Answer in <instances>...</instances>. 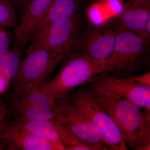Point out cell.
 <instances>
[{
	"instance_id": "e0dca14e",
	"label": "cell",
	"mask_w": 150,
	"mask_h": 150,
	"mask_svg": "<svg viewBox=\"0 0 150 150\" xmlns=\"http://www.w3.org/2000/svg\"><path fill=\"white\" fill-rule=\"evenodd\" d=\"M17 18L13 0H0V26L6 29L15 28Z\"/></svg>"
},
{
	"instance_id": "8fae6325",
	"label": "cell",
	"mask_w": 150,
	"mask_h": 150,
	"mask_svg": "<svg viewBox=\"0 0 150 150\" xmlns=\"http://www.w3.org/2000/svg\"><path fill=\"white\" fill-rule=\"evenodd\" d=\"M54 0H31L24 8L19 23L14 28L13 48L23 53L31 40L37 24Z\"/></svg>"
},
{
	"instance_id": "4316f807",
	"label": "cell",
	"mask_w": 150,
	"mask_h": 150,
	"mask_svg": "<svg viewBox=\"0 0 150 150\" xmlns=\"http://www.w3.org/2000/svg\"><path fill=\"white\" fill-rule=\"evenodd\" d=\"M9 123L8 121H7L6 120H4L2 122L0 123V137L6 129Z\"/></svg>"
},
{
	"instance_id": "5b68a950",
	"label": "cell",
	"mask_w": 150,
	"mask_h": 150,
	"mask_svg": "<svg viewBox=\"0 0 150 150\" xmlns=\"http://www.w3.org/2000/svg\"><path fill=\"white\" fill-rule=\"evenodd\" d=\"M63 59L44 49L26 54L21 63L16 77L13 80L12 93L47 82L55 68Z\"/></svg>"
},
{
	"instance_id": "603a6c76",
	"label": "cell",
	"mask_w": 150,
	"mask_h": 150,
	"mask_svg": "<svg viewBox=\"0 0 150 150\" xmlns=\"http://www.w3.org/2000/svg\"><path fill=\"white\" fill-rule=\"evenodd\" d=\"M139 36L142 37L145 40H147L150 37V21L139 32L137 33Z\"/></svg>"
},
{
	"instance_id": "4fadbf2b",
	"label": "cell",
	"mask_w": 150,
	"mask_h": 150,
	"mask_svg": "<svg viewBox=\"0 0 150 150\" xmlns=\"http://www.w3.org/2000/svg\"><path fill=\"white\" fill-rule=\"evenodd\" d=\"M13 123L18 127L62 144L66 147L83 144L68 134L63 126L54 119L41 121H16Z\"/></svg>"
},
{
	"instance_id": "cb8c5ba5",
	"label": "cell",
	"mask_w": 150,
	"mask_h": 150,
	"mask_svg": "<svg viewBox=\"0 0 150 150\" xmlns=\"http://www.w3.org/2000/svg\"><path fill=\"white\" fill-rule=\"evenodd\" d=\"M150 0H129L126 4L142 6H150Z\"/></svg>"
},
{
	"instance_id": "7c38bea8",
	"label": "cell",
	"mask_w": 150,
	"mask_h": 150,
	"mask_svg": "<svg viewBox=\"0 0 150 150\" xmlns=\"http://www.w3.org/2000/svg\"><path fill=\"white\" fill-rule=\"evenodd\" d=\"M0 139L8 140L21 150H66L64 145L18 127L13 123H9Z\"/></svg>"
},
{
	"instance_id": "9c48e42d",
	"label": "cell",
	"mask_w": 150,
	"mask_h": 150,
	"mask_svg": "<svg viewBox=\"0 0 150 150\" xmlns=\"http://www.w3.org/2000/svg\"><path fill=\"white\" fill-rule=\"evenodd\" d=\"M113 52L106 61L105 72H121L131 69L145 54L146 40L137 33L118 30Z\"/></svg>"
},
{
	"instance_id": "484cf974",
	"label": "cell",
	"mask_w": 150,
	"mask_h": 150,
	"mask_svg": "<svg viewBox=\"0 0 150 150\" xmlns=\"http://www.w3.org/2000/svg\"><path fill=\"white\" fill-rule=\"evenodd\" d=\"M31 0H14L15 3L19 8L24 9Z\"/></svg>"
},
{
	"instance_id": "5bb4252c",
	"label": "cell",
	"mask_w": 150,
	"mask_h": 150,
	"mask_svg": "<svg viewBox=\"0 0 150 150\" xmlns=\"http://www.w3.org/2000/svg\"><path fill=\"white\" fill-rule=\"evenodd\" d=\"M113 25L118 30H126L137 33L150 21V6L126 4L120 14L115 17Z\"/></svg>"
},
{
	"instance_id": "d4e9b609",
	"label": "cell",
	"mask_w": 150,
	"mask_h": 150,
	"mask_svg": "<svg viewBox=\"0 0 150 150\" xmlns=\"http://www.w3.org/2000/svg\"><path fill=\"white\" fill-rule=\"evenodd\" d=\"M8 112V110L4 105L0 104V123L5 120V117Z\"/></svg>"
},
{
	"instance_id": "44dd1931",
	"label": "cell",
	"mask_w": 150,
	"mask_h": 150,
	"mask_svg": "<svg viewBox=\"0 0 150 150\" xmlns=\"http://www.w3.org/2000/svg\"><path fill=\"white\" fill-rule=\"evenodd\" d=\"M130 79L140 85L150 88V73L149 72L138 76H133Z\"/></svg>"
},
{
	"instance_id": "ffe728a7",
	"label": "cell",
	"mask_w": 150,
	"mask_h": 150,
	"mask_svg": "<svg viewBox=\"0 0 150 150\" xmlns=\"http://www.w3.org/2000/svg\"><path fill=\"white\" fill-rule=\"evenodd\" d=\"M112 150L109 147L80 144L66 147V150Z\"/></svg>"
},
{
	"instance_id": "9a60e30c",
	"label": "cell",
	"mask_w": 150,
	"mask_h": 150,
	"mask_svg": "<svg viewBox=\"0 0 150 150\" xmlns=\"http://www.w3.org/2000/svg\"><path fill=\"white\" fill-rule=\"evenodd\" d=\"M79 8V0H54L37 24L33 34L55 22L75 15L78 13Z\"/></svg>"
},
{
	"instance_id": "3957f363",
	"label": "cell",
	"mask_w": 150,
	"mask_h": 150,
	"mask_svg": "<svg viewBox=\"0 0 150 150\" xmlns=\"http://www.w3.org/2000/svg\"><path fill=\"white\" fill-rule=\"evenodd\" d=\"M82 25V19L79 13L51 23L33 35L26 54L44 49L64 59L72 50Z\"/></svg>"
},
{
	"instance_id": "30bf717a",
	"label": "cell",
	"mask_w": 150,
	"mask_h": 150,
	"mask_svg": "<svg viewBox=\"0 0 150 150\" xmlns=\"http://www.w3.org/2000/svg\"><path fill=\"white\" fill-rule=\"evenodd\" d=\"M101 74L93 78L92 84L123 98L140 108H150V88L140 85L130 78L121 79Z\"/></svg>"
},
{
	"instance_id": "6da1fadb",
	"label": "cell",
	"mask_w": 150,
	"mask_h": 150,
	"mask_svg": "<svg viewBox=\"0 0 150 150\" xmlns=\"http://www.w3.org/2000/svg\"><path fill=\"white\" fill-rule=\"evenodd\" d=\"M89 91L100 107L113 120L126 146L133 150H150V123L139 108L123 98L92 84Z\"/></svg>"
},
{
	"instance_id": "52a82bcc",
	"label": "cell",
	"mask_w": 150,
	"mask_h": 150,
	"mask_svg": "<svg viewBox=\"0 0 150 150\" xmlns=\"http://www.w3.org/2000/svg\"><path fill=\"white\" fill-rule=\"evenodd\" d=\"M37 86L12 93L10 104L16 115V121L53 120L55 116L56 101Z\"/></svg>"
},
{
	"instance_id": "ac0fdd59",
	"label": "cell",
	"mask_w": 150,
	"mask_h": 150,
	"mask_svg": "<svg viewBox=\"0 0 150 150\" xmlns=\"http://www.w3.org/2000/svg\"><path fill=\"white\" fill-rule=\"evenodd\" d=\"M88 15L92 24L96 26L102 25L109 19L102 11L96 7H91L89 9Z\"/></svg>"
},
{
	"instance_id": "277c9868",
	"label": "cell",
	"mask_w": 150,
	"mask_h": 150,
	"mask_svg": "<svg viewBox=\"0 0 150 150\" xmlns=\"http://www.w3.org/2000/svg\"><path fill=\"white\" fill-rule=\"evenodd\" d=\"M69 94L68 100L90 119L112 150L128 149L118 127L88 90L82 88Z\"/></svg>"
},
{
	"instance_id": "d6986e66",
	"label": "cell",
	"mask_w": 150,
	"mask_h": 150,
	"mask_svg": "<svg viewBox=\"0 0 150 150\" xmlns=\"http://www.w3.org/2000/svg\"><path fill=\"white\" fill-rule=\"evenodd\" d=\"M13 35L7 29L0 26V51L9 48Z\"/></svg>"
},
{
	"instance_id": "8992f818",
	"label": "cell",
	"mask_w": 150,
	"mask_h": 150,
	"mask_svg": "<svg viewBox=\"0 0 150 150\" xmlns=\"http://www.w3.org/2000/svg\"><path fill=\"white\" fill-rule=\"evenodd\" d=\"M54 120L60 123L68 134L81 144L110 147L90 119L67 97L56 101Z\"/></svg>"
},
{
	"instance_id": "ba28073f",
	"label": "cell",
	"mask_w": 150,
	"mask_h": 150,
	"mask_svg": "<svg viewBox=\"0 0 150 150\" xmlns=\"http://www.w3.org/2000/svg\"><path fill=\"white\" fill-rule=\"evenodd\" d=\"M117 31L113 25L106 23L98 26H81L72 51L95 60H107L113 52Z\"/></svg>"
},
{
	"instance_id": "2e32d148",
	"label": "cell",
	"mask_w": 150,
	"mask_h": 150,
	"mask_svg": "<svg viewBox=\"0 0 150 150\" xmlns=\"http://www.w3.org/2000/svg\"><path fill=\"white\" fill-rule=\"evenodd\" d=\"M22 53L16 48L0 51V73L11 80H13L18 72Z\"/></svg>"
},
{
	"instance_id": "7402d4cb",
	"label": "cell",
	"mask_w": 150,
	"mask_h": 150,
	"mask_svg": "<svg viewBox=\"0 0 150 150\" xmlns=\"http://www.w3.org/2000/svg\"><path fill=\"white\" fill-rule=\"evenodd\" d=\"M11 80L0 73V94L4 93L9 85Z\"/></svg>"
},
{
	"instance_id": "7a4b0ae2",
	"label": "cell",
	"mask_w": 150,
	"mask_h": 150,
	"mask_svg": "<svg viewBox=\"0 0 150 150\" xmlns=\"http://www.w3.org/2000/svg\"><path fill=\"white\" fill-rule=\"evenodd\" d=\"M63 60L56 76L42 86L55 101L67 97L75 88L91 82L96 75L106 71L107 60H95L78 51H70Z\"/></svg>"
}]
</instances>
